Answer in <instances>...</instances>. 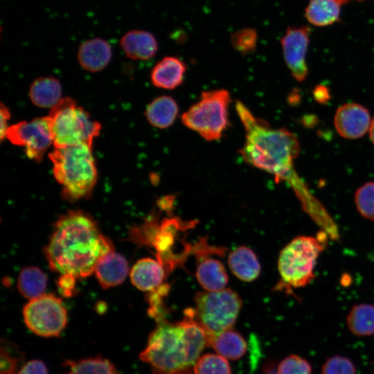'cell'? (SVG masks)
Segmentation results:
<instances>
[{
	"instance_id": "3",
	"label": "cell",
	"mask_w": 374,
	"mask_h": 374,
	"mask_svg": "<svg viewBox=\"0 0 374 374\" xmlns=\"http://www.w3.org/2000/svg\"><path fill=\"white\" fill-rule=\"evenodd\" d=\"M53 173L62 186V194L74 201L88 197L98 179L91 147L75 145L56 148L49 153Z\"/></svg>"
},
{
	"instance_id": "34",
	"label": "cell",
	"mask_w": 374,
	"mask_h": 374,
	"mask_svg": "<svg viewBox=\"0 0 374 374\" xmlns=\"http://www.w3.org/2000/svg\"><path fill=\"white\" fill-rule=\"evenodd\" d=\"M75 279L73 276L64 274L58 280V286L62 294L66 296H71L75 287Z\"/></svg>"
},
{
	"instance_id": "29",
	"label": "cell",
	"mask_w": 374,
	"mask_h": 374,
	"mask_svg": "<svg viewBox=\"0 0 374 374\" xmlns=\"http://www.w3.org/2000/svg\"><path fill=\"white\" fill-rule=\"evenodd\" d=\"M22 353L12 344L1 342L0 374H17L18 365L22 359Z\"/></svg>"
},
{
	"instance_id": "25",
	"label": "cell",
	"mask_w": 374,
	"mask_h": 374,
	"mask_svg": "<svg viewBox=\"0 0 374 374\" xmlns=\"http://www.w3.org/2000/svg\"><path fill=\"white\" fill-rule=\"evenodd\" d=\"M46 284V274L37 267H29L21 271L17 288L23 296L31 300L44 294Z\"/></svg>"
},
{
	"instance_id": "16",
	"label": "cell",
	"mask_w": 374,
	"mask_h": 374,
	"mask_svg": "<svg viewBox=\"0 0 374 374\" xmlns=\"http://www.w3.org/2000/svg\"><path fill=\"white\" fill-rule=\"evenodd\" d=\"M94 271L101 286L109 288L124 281L128 273V264L123 256L112 251L98 262Z\"/></svg>"
},
{
	"instance_id": "37",
	"label": "cell",
	"mask_w": 374,
	"mask_h": 374,
	"mask_svg": "<svg viewBox=\"0 0 374 374\" xmlns=\"http://www.w3.org/2000/svg\"><path fill=\"white\" fill-rule=\"evenodd\" d=\"M369 137L374 145V118L371 121L370 128H369Z\"/></svg>"
},
{
	"instance_id": "20",
	"label": "cell",
	"mask_w": 374,
	"mask_h": 374,
	"mask_svg": "<svg viewBox=\"0 0 374 374\" xmlns=\"http://www.w3.org/2000/svg\"><path fill=\"white\" fill-rule=\"evenodd\" d=\"M60 81L51 76L39 77L31 84L29 97L32 103L42 108H52L62 98Z\"/></svg>"
},
{
	"instance_id": "6",
	"label": "cell",
	"mask_w": 374,
	"mask_h": 374,
	"mask_svg": "<svg viewBox=\"0 0 374 374\" xmlns=\"http://www.w3.org/2000/svg\"><path fill=\"white\" fill-rule=\"evenodd\" d=\"M195 302L193 316L207 333L208 346L215 337L232 328L242 304L239 295L231 289L198 292Z\"/></svg>"
},
{
	"instance_id": "9",
	"label": "cell",
	"mask_w": 374,
	"mask_h": 374,
	"mask_svg": "<svg viewBox=\"0 0 374 374\" xmlns=\"http://www.w3.org/2000/svg\"><path fill=\"white\" fill-rule=\"evenodd\" d=\"M26 326L35 334L59 337L67 323V312L62 301L53 294L30 300L23 310Z\"/></svg>"
},
{
	"instance_id": "10",
	"label": "cell",
	"mask_w": 374,
	"mask_h": 374,
	"mask_svg": "<svg viewBox=\"0 0 374 374\" xmlns=\"http://www.w3.org/2000/svg\"><path fill=\"white\" fill-rule=\"evenodd\" d=\"M6 139L11 143L23 147L28 158L42 160L44 153L53 144L48 117L21 121L8 127Z\"/></svg>"
},
{
	"instance_id": "19",
	"label": "cell",
	"mask_w": 374,
	"mask_h": 374,
	"mask_svg": "<svg viewBox=\"0 0 374 374\" xmlns=\"http://www.w3.org/2000/svg\"><path fill=\"white\" fill-rule=\"evenodd\" d=\"M179 113L176 100L168 96L154 98L147 106L145 116L151 125L159 129L170 127Z\"/></svg>"
},
{
	"instance_id": "7",
	"label": "cell",
	"mask_w": 374,
	"mask_h": 374,
	"mask_svg": "<svg viewBox=\"0 0 374 374\" xmlns=\"http://www.w3.org/2000/svg\"><path fill=\"white\" fill-rule=\"evenodd\" d=\"M230 94L226 89L204 91L181 116L182 123L208 141L219 140L227 129Z\"/></svg>"
},
{
	"instance_id": "24",
	"label": "cell",
	"mask_w": 374,
	"mask_h": 374,
	"mask_svg": "<svg viewBox=\"0 0 374 374\" xmlns=\"http://www.w3.org/2000/svg\"><path fill=\"white\" fill-rule=\"evenodd\" d=\"M350 331L357 336H370L374 334V305L366 303L353 306L347 318Z\"/></svg>"
},
{
	"instance_id": "35",
	"label": "cell",
	"mask_w": 374,
	"mask_h": 374,
	"mask_svg": "<svg viewBox=\"0 0 374 374\" xmlns=\"http://www.w3.org/2000/svg\"><path fill=\"white\" fill-rule=\"evenodd\" d=\"M1 131H0V139L3 140L6 138V132L8 129V121L10 117V111L6 106L1 104Z\"/></svg>"
},
{
	"instance_id": "26",
	"label": "cell",
	"mask_w": 374,
	"mask_h": 374,
	"mask_svg": "<svg viewBox=\"0 0 374 374\" xmlns=\"http://www.w3.org/2000/svg\"><path fill=\"white\" fill-rule=\"evenodd\" d=\"M69 368L66 374H120L115 366L101 356L64 362Z\"/></svg>"
},
{
	"instance_id": "18",
	"label": "cell",
	"mask_w": 374,
	"mask_h": 374,
	"mask_svg": "<svg viewBox=\"0 0 374 374\" xmlns=\"http://www.w3.org/2000/svg\"><path fill=\"white\" fill-rule=\"evenodd\" d=\"M228 265L234 275L245 282L254 280L260 272V265L256 255L244 246L237 248L229 254Z\"/></svg>"
},
{
	"instance_id": "33",
	"label": "cell",
	"mask_w": 374,
	"mask_h": 374,
	"mask_svg": "<svg viewBox=\"0 0 374 374\" xmlns=\"http://www.w3.org/2000/svg\"><path fill=\"white\" fill-rule=\"evenodd\" d=\"M17 374H48V370L42 361L32 359L26 362Z\"/></svg>"
},
{
	"instance_id": "12",
	"label": "cell",
	"mask_w": 374,
	"mask_h": 374,
	"mask_svg": "<svg viewBox=\"0 0 374 374\" xmlns=\"http://www.w3.org/2000/svg\"><path fill=\"white\" fill-rule=\"evenodd\" d=\"M368 110L357 103H346L339 107L334 117V125L338 134L349 139L363 136L371 125Z\"/></svg>"
},
{
	"instance_id": "30",
	"label": "cell",
	"mask_w": 374,
	"mask_h": 374,
	"mask_svg": "<svg viewBox=\"0 0 374 374\" xmlns=\"http://www.w3.org/2000/svg\"><path fill=\"white\" fill-rule=\"evenodd\" d=\"M257 40V32L252 28H242L231 35V42L233 47L242 55H247L254 51Z\"/></svg>"
},
{
	"instance_id": "36",
	"label": "cell",
	"mask_w": 374,
	"mask_h": 374,
	"mask_svg": "<svg viewBox=\"0 0 374 374\" xmlns=\"http://www.w3.org/2000/svg\"><path fill=\"white\" fill-rule=\"evenodd\" d=\"M328 95L326 88L323 86H320L317 88L314 91V96L317 100H320L321 103H323V100H326Z\"/></svg>"
},
{
	"instance_id": "17",
	"label": "cell",
	"mask_w": 374,
	"mask_h": 374,
	"mask_svg": "<svg viewBox=\"0 0 374 374\" xmlns=\"http://www.w3.org/2000/svg\"><path fill=\"white\" fill-rule=\"evenodd\" d=\"M164 277L165 271L161 262L150 258L138 260L130 272L132 283L143 291H153L159 288Z\"/></svg>"
},
{
	"instance_id": "5",
	"label": "cell",
	"mask_w": 374,
	"mask_h": 374,
	"mask_svg": "<svg viewBox=\"0 0 374 374\" xmlns=\"http://www.w3.org/2000/svg\"><path fill=\"white\" fill-rule=\"evenodd\" d=\"M47 116L56 148L82 144L91 147L100 132V124L69 98H62Z\"/></svg>"
},
{
	"instance_id": "1",
	"label": "cell",
	"mask_w": 374,
	"mask_h": 374,
	"mask_svg": "<svg viewBox=\"0 0 374 374\" xmlns=\"http://www.w3.org/2000/svg\"><path fill=\"white\" fill-rule=\"evenodd\" d=\"M112 251L110 240L92 218L75 211L57 221L45 253L53 271L78 278L91 275L98 262Z\"/></svg>"
},
{
	"instance_id": "31",
	"label": "cell",
	"mask_w": 374,
	"mask_h": 374,
	"mask_svg": "<svg viewBox=\"0 0 374 374\" xmlns=\"http://www.w3.org/2000/svg\"><path fill=\"white\" fill-rule=\"evenodd\" d=\"M276 371L277 374H311L312 367L306 359L292 355L280 362Z\"/></svg>"
},
{
	"instance_id": "28",
	"label": "cell",
	"mask_w": 374,
	"mask_h": 374,
	"mask_svg": "<svg viewBox=\"0 0 374 374\" xmlns=\"http://www.w3.org/2000/svg\"><path fill=\"white\" fill-rule=\"evenodd\" d=\"M355 204L363 217L374 221L373 181L367 182L357 190L355 194Z\"/></svg>"
},
{
	"instance_id": "11",
	"label": "cell",
	"mask_w": 374,
	"mask_h": 374,
	"mask_svg": "<svg viewBox=\"0 0 374 374\" xmlns=\"http://www.w3.org/2000/svg\"><path fill=\"white\" fill-rule=\"evenodd\" d=\"M307 27L288 28L281 39L285 62L292 76L298 81H303L308 75L305 62L309 42Z\"/></svg>"
},
{
	"instance_id": "23",
	"label": "cell",
	"mask_w": 374,
	"mask_h": 374,
	"mask_svg": "<svg viewBox=\"0 0 374 374\" xmlns=\"http://www.w3.org/2000/svg\"><path fill=\"white\" fill-rule=\"evenodd\" d=\"M340 4L337 0H310L305 17L314 26L330 25L338 20Z\"/></svg>"
},
{
	"instance_id": "13",
	"label": "cell",
	"mask_w": 374,
	"mask_h": 374,
	"mask_svg": "<svg viewBox=\"0 0 374 374\" xmlns=\"http://www.w3.org/2000/svg\"><path fill=\"white\" fill-rule=\"evenodd\" d=\"M110 44L101 37H94L83 42L78 50V61L87 71L95 73L105 69L112 58Z\"/></svg>"
},
{
	"instance_id": "21",
	"label": "cell",
	"mask_w": 374,
	"mask_h": 374,
	"mask_svg": "<svg viewBox=\"0 0 374 374\" xmlns=\"http://www.w3.org/2000/svg\"><path fill=\"white\" fill-rule=\"evenodd\" d=\"M196 278L201 286L208 292L224 289L228 283L226 270L219 260L206 258L197 265Z\"/></svg>"
},
{
	"instance_id": "14",
	"label": "cell",
	"mask_w": 374,
	"mask_h": 374,
	"mask_svg": "<svg viewBox=\"0 0 374 374\" xmlns=\"http://www.w3.org/2000/svg\"><path fill=\"white\" fill-rule=\"evenodd\" d=\"M119 46L126 57L139 60L151 59L159 48L157 40L152 33L137 29L126 32L121 37Z\"/></svg>"
},
{
	"instance_id": "8",
	"label": "cell",
	"mask_w": 374,
	"mask_h": 374,
	"mask_svg": "<svg viewBox=\"0 0 374 374\" xmlns=\"http://www.w3.org/2000/svg\"><path fill=\"white\" fill-rule=\"evenodd\" d=\"M323 249L322 240L313 236L300 235L292 240L278 260L283 281L295 288L308 285L314 278V267Z\"/></svg>"
},
{
	"instance_id": "2",
	"label": "cell",
	"mask_w": 374,
	"mask_h": 374,
	"mask_svg": "<svg viewBox=\"0 0 374 374\" xmlns=\"http://www.w3.org/2000/svg\"><path fill=\"white\" fill-rule=\"evenodd\" d=\"M235 110L244 127L245 140L239 152L249 165L273 175L277 181H294L293 160L299 155V142L285 128L275 129L255 116L241 101Z\"/></svg>"
},
{
	"instance_id": "27",
	"label": "cell",
	"mask_w": 374,
	"mask_h": 374,
	"mask_svg": "<svg viewBox=\"0 0 374 374\" xmlns=\"http://www.w3.org/2000/svg\"><path fill=\"white\" fill-rule=\"evenodd\" d=\"M194 374H231L227 359L218 354L200 356L193 366Z\"/></svg>"
},
{
	"instance_id": "39",
	"label": "cell",
	"mask_w": 374,
	"mask_h": 374,
	"mask_svg": "<svg viewBox=\"0 0 374 374\" xmlns=\"http://www.w3.org/2000/svg\"><path fill=\"white\" fill-rule=\"evenodd\" d=\"M337 1L339 3H343L346 2V1H348V0H337Z\"/></svg>"
},
{
	"instance_id": "15",
	"label": "cell",
	"mask_w": 374,
	"mask_h": 374,
	"mask_svg": "<svg viewBox=\"0 0 374 374\" xmlns=\"http://www.w3.org/2000/svg\"><path fill=\"white\" fill-rule=\"evenodd\" d=\"M186 65L180 59L166 56L153 67L150 73L152 84L160 89H174L184 82Z\"/></svg>"
},
{
	"instance_id": "38",
	"label": "cell",
	"mask_w": 374,
	"mask_h": 374,
	"mask_svg": "<svg viewBox=\"0 0 374 374\" xmlns=\"http://www.w3.org/2000/svg\"><path fill=\"white\" fill-rule=\"evenodd\" d=\"M267 374H277V371L274 372L273 368L271 370L267 371Z\"/></svg>"
},
{
	"instance_id": "4",
	"label": "cell",
	"mask_w": 374,
	"mask_h": 374,
	"mask_svg": "<svg viewBox=\"0 0 374 374\" xmlns=\"http://www.w3.org/2000/svg\"><path fill=\"white\" fill-rule=\"evenodd\" d=\"M139 358L151 366L153 374H187L193 366L181 326L164 319L157 321Z\"/></svg>"
},
{
	"instance_id": "32",
	"label": "cell",
	"mask_w": 374,
	"mask_h": 374,
	"mask_svg": "<svg viewBox=\"0 0 374 374\" xmlns=\"http://www.w3.org/2000/svg\"><path fill=\"white\" fill-rule=\"evenodd\" d=\"M321 374H356L355 366L348 358L335 355L323 364Z\"/></svg>"
},
{
	"instance_id": "22",
	"label": "cell",
	"mask_w": 374,
	"mask_h": 374,
	"mask_svg": "<svg viewBox=\"0 0 374 374\" xmlns=\"http://www.w3.org/2000/svg\"><path fill=\"white\" fill-rule=\"evenodd\" d=\"M217 354L226 359H240L247 350L243 337L232 328L223 331L213 339L211 345Z\"/></svg>"
}]
</instances>
